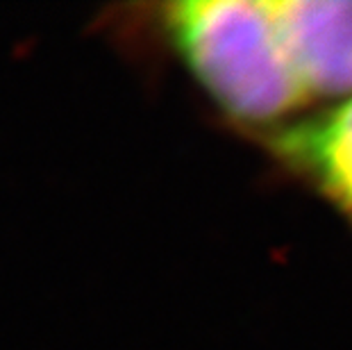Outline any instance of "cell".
Here are the masks:
<instances>
[{
  "label": "cell",
  "mask_w": 352,
  "mask_h": 350,
  "mask_svg": "<svg viewBox=\"0 0 352 350\" xmlns=\"http://www.w3.org/2000/svg\"><path fill=\"white\" fill-rule=\"evenodd\" d=\"M291 69L307 102L352 96V0H271Z\"/></svg>",
  "instance_id": "obj_3"
},
{
  "label": "cell",
  "mask_w": 352,
  "mask_h": 350,
  "mask_svg": "<svg viewBox=\"0 0 352 350\" xmlns=\"http://www.w3.org/2000/svg\"><path fill=\"white\" fill-rule=\"evenodd\" d=\"M216 116L252 141L300 118L305 94L268 0H182L144 17Z\"/></svg>",
  "instance_id": "obj_1"
},
{
  "label": "cell",
  "mask_w": 352,
  "mask_h": 350,
  "mask_svg": "<svg viewBox=\"0 0 352 350\" xmlns=\"http://www.w3.org/2000/svg\"><path fill=\"white\" fill-rule=\"evenodd\" d=\"M268 162L352 230V96L254 141Z\"/></svg>",
  "instance_id": "obj_2"
}]
</instances>
